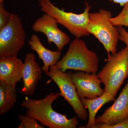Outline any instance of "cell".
Instances as JSON below:
<instances>
[{
  "label": "cell",
  "instance_id": "obj_6",
  "mask_svg": "<svg viewBox=\"0 0 128 128\" xmlns=\"http://www.w3.org/2000/svg\"><path fill=\"white\" fill-rule=\"evenodd\" d=\"M26 34L21 18L12 13L9 23L0 29V58L17 56L25 45Z\"/></svg>",
  "mask_w": 128,
  "mask_h": 128
},
{
  "label": "cell",
  "instance_id": "obj_16",
  "mask_svg": "<svg viewBox=\"0 0 128 128\" xmlns=\"http://www.w3.org/2000/svg\"><path fill=\"white\" fill-rule=\"evenodd\" d=\"M123 6L122 10L118 16L110 18L112 23L116 26L128 27V2Z\"/></svg>",
  "mask_w": 128,
  "mask_h": 128
},
{
  "label": "cell",
  "instance_id": "obj_9",
  "mask_svg": "<svg viewBox=\"0 0 128 128\" xmlns=\"http://www.w3.org/2000/svg\"><path fill=\"white\" fill-rule=\"evenodd\" d=\"M71 78L80 98L93 99L105 92L101 86L102 82L96 73L79 71L71 72Z\"/></svg>",
  "mask_w": 128,
  "mask_h": 128
},
{
  "label": "cell",
  "instance_id": "obj_2",
  "mask_svg": "<svg viewBox=\"0 0 128 128\" xmlns=\"http://www.w3.org/2000/svg\"><path fill=\"white\" fill-rule=\"evenodd\" d=\"M98 62L96 53L88 49L84 40L76 38L70 42L66 54L54 66L64 72L72 70L96 73Z\"/></svg>",
  "mask_w": 128,
  "mask_h": 128
},
{
  "label": "cell",
  "instance_id": "obj_4",
  "mask_svg": "<svg viewBox=\"0 0 128 128\" xmlns=\"http://www.w3.org/2000/svg\"><path fill=\"white\" fill-rule=\"evenodd\" d=\"M38 3L41 11L54 18L58 24L66 28L76 38H80L90 34L87 28L91 6L87 2L84 10L79 14L60 9L54 6L50 0H38Z\"/></svg>",
  "mask_w": 128,
  "mask_h": 128
},
{
  "label": "cell",
  "instance_id": "obj_11",
  "mask_svg": "<svg viewBox=\"0 0 128 128\" xmlns=\"http://www.w3.org/2000/svg\"><path fill=\"white\" fill-rule=\"evenodd\" d=\"M42 70L36 61L34 54L31 53L27 54L22 71L23 86L19 90L21 94L27 96L33 95L38 82L41 79Z\"/></svg>",
  "mask_w": 128,
  "mask_h": 128
},
{
  "label": "cell",
  "instance_id": "obj_8",
  "mask_svg": "<svg viewBox=\"0 0 128 128\" xmlns=\"http://www.w3.org/2000/svg\"><path fill=\"white\" fill-rule=\"evenodd\" d=\"M58 24L54 18L44 13L34 22L32 28L34 32L44 34L48 43L54 44L58 50L61 51L70 42V38L58 28Z\"/></svg>",
  "mask_w": 128,
  "mask_h": 128
},
{
  "label": "cell",
  "instance_id": "obj_18",
  "mask_svg": "<svg viewBox=\"0 0 128 128\" xmlns=\"http://www.w3.org/2000/svg\"><path fill=\"white\" fill-rule=\"evenodd\" d=\"M12 14L5 9L3 2L0 3V29L4 27L9 23Z\"/></svg>",
  "mask_w": 128,
  "mask_h": 128
},
{
  "label": "cell",
  "instance_id": "obj_17",
  "mask_svg": "<svg viewBox=\"0 0 128 128\" xmlns=\"http://www.w3.org/2000/svg\"><path fill=\"white\" fill-rule=\"evenodd\" d=\"M18 119L20 123L18 128H44L42 125L38 123L36 119L25 114H20Z\"/></svg>",
  "mask_w": 128,
  "mask_h": 128
},
{
  "label": "cell",
  "instance_id": "obj_14",
  "mask_svg": "<svg viewBox=\"0 0 128 128\" xmlns=\"http://www.w3.org/2000/svg\"><path fill=\"white\" fill-rule=\"evenodd\" d=\"M115 97L110 93L105 92L102 96L93 99L81 98L82 102L88 111V120L86 125L82 128H94L96 116L102 106L110 102L114 101Z\"/></svg>",
  "mask_w": 128,
  "mask_h": 128
},
{
  "label": "cell",
  "instance_id": "obj_10",
  "mask_svg": "<svg viewBox=\"0 0 128 128\" xmlns=\"http://www.w3.org/2000/svg\"><path fill=\"white\" fill-rule=\"evenodd\" d=\"M128 118V81L113 104L97 117L96 124H115Z\"/></svg>",
  "mask_w": 128,
  "mask_h": 128
},
{
  "label": "cell",
  "instance_id": "obj_5",
  "mask_svg": "<svg viewBox=\"0 0 128 128\" xmlns=\"http://www.w3.org/2000/svg\"><path fill=\"white\" fill-rule=\"evenodd\" d=\"M112 14L110 11L101 9L98 12L89 13L88 30L102 44L108 56L117 53L119 33L110 20Z\"/></svg>",
  "mask_w": 128,
  "mask_h": 128
},
{
  "label": "cell",
  "instance_id": "obj_13",
  "mask_svg": "<svg viewBox=\"0 0 128 128\" xmlns=\"http://www.w3.org/2000/svg\"><path fill=\"white\" fill-rule=\"evenodd\" d=\"M28 44L31 50L35 51L42 61L44 65L42 70L45 73L48 72L50 66H54L58 62L61 56L60 51H52L46 48L36 34H32Z\"/></svg>",
  "mask_w": 128,
  "mask_h": 128
},
{
  "label": "cell",
  "instance_id": "obj_3",
  "mask_svg": "<svg viewBox=\"0 0 128 128\" xmlns=\"http://www.w3.org/2000/svg\"><path fill=\"white\" fill-rule=\"evenodd\" d=\"M104 85L105 92L116 96L128 77V48L108 56L107 63L97 74Z\"/></svg>",
  "mask_w": 128,
  "mask_h": 128
},
{
  "label": "cell",
  "instance_id": "obj_22",
  "mask_svg": "<svg viewBox=\"0 0 128 128\" xmlns=\"http://www.w3.org/2000/svg\"><path fill=\"white\" fill-rule=\"evenodd\" d=\"M4 0H0V3L4 2Z\"/></svg>",
  "mask_w": 128,
  "mask_h": 128
},
{
  "label": "cell",
  "instance_id": "obj_12",
  "mask_svg": "<svg viewBox=\"0 0 128 128\" xmlns=\"http://www.w3.org/2000/svg\"><path fill=\"white\" fill-rule=\"evenodd\" d=\"M24 63L17 56L0 58V81L16 86L22 79Z\"/></svg>",
  "mask_w": 128,
  "mask_h": 128
},
{
  "label": "cell",
  "instance_id": "obj_19",
  "mask_svg": "<svg viewBox=\"0 0 128 128\" xmlns=\"http://www.w3.org/2000/svg\"><path fill=\"white\" fill-rule=\"evenodd\" d=\"M94 128H128V118L118 123L112 125L96 124Z\"/></svg>",
  "mask_w": 128,
  "mask_h": 128
},
{
  "label": "cell",
  "instance_id": "obj_15",
  "mask_svg": "<svg viewBox=\"0 0 128 128\" xmlns=\"http://www.w3.org/2000/svg\"><path fill=\"white\" fill-rule=\"evenodd\" d=\"M16 86L0 81V114L7 113L16 102Z\"/></svg>",
  "mask_w": 128,
  "mask_h": 128
},
{
  "label": "cell",
  "instance_id": "obj_21",
  "mask_svg": "<svg viewBox=\"0 0 128 128\" xmlns=\"http://www.w3.org/2000/svg\"><path fill=\"white\" fill-rule=\"evenodd\" d=\"M114 3L119 4L122 6H124L128 2V0H110Z\"/></svg>",
  "mask_w": 128,
  "mask_h": 128
},
{
  "label": "cell",
  "instance_id": "obj_1",
  "mask_svg": "<svg viewBox=\"0 0 128 128\" xmlns=\"http://www.w3.org/2000/svg\"><path fill=\"white\" fill-rule=\"evenodd\" d=\"M60 92H51L44 98L35 100L26 97L21 103L26 114L32 117L43 126L50 128H76L78 121L76 116L68 118L66 115L53 109L52 104L60 96Z\"/></svg>",
  "mask_w": 128,
  "mask_h": 128
},
{
  "label": "cell",
  "instance_id": "obj_7",
  "mask_svg": "<svg viewBox=\"0 0 128 128\" xmlns=\"http://www.w3.org/2000/svg\"><path fill=\"white\" fill-rule=\"evenodd\" d=\"M46 74L57 85L60 96L71 106L78 118L83 121L86 120L88 114L77 94L72 79L71 72L66 73L53 66L50 67Z\"/></svg>",
  "mask_w": 128,
  "mask_h": 128
},
{
  "label": "cell",
  "instance_id": "obj_20",
  "mask_svg": "<svg viewBox=\"0 0 128 128\" xmlns=\"http://www.w3.org/2000/svg\"><path fill=\"white\" fill-rule=\"evenodd\" d=\"M120 40L126 44L128 48V32L122 26H118Z\"/></svg>",
  "mask_w": 128,
  "mask_h": 128
}]
</instances>
